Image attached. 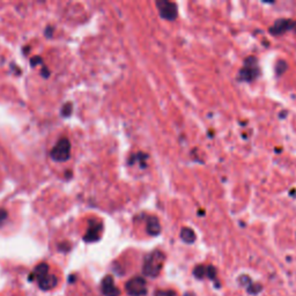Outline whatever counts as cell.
<instances>
[{
  "label": "cell",
  "mask_w": 296,
  "mask_h": 296,
  "mask_svg": "<svg viewBox=\"0 0 296 296\" xmlns=\"http://www.w3.org/2000/svg\"><path fill=\"white\" fill-rule=\"evenodd\" d=\"M29 280L35 283L40 290L49 293L59 289L61 285L60 273L47 261L39 262L35 266L29 276Z\"/></svg>",
  "instance_id": "obj_1"
},
{
  "label": "cell",
  "mask_w": 296,
  "mask_h": 296,
  "mask_svg": "<svg viewBox=\"0 0 296 296\" xmlns=\"http://www.w3.org/2000/svg\"><path fill=\"white\" fill-rule=\"evenodd\" d=\"M166 260V255L160 250H154L153 252L148 253L144 259L143 273L144 276L149 278H155L160 274L163 268Z\"/></svg>",
  "instance_id": "obj_2"
},
{
  "label": "cell",
  "mask_w": 296,
  "mask_h": 296,
  "mask_svg": "<svg viewBox=\"0 0 296 296\" xmlns=\"http://www.w3.org/2000/svg\"><path fill=\"white\" fill-rule=\"evenodd\" d=\"M260 70L259 66H258L257 58L253 56L248 57L244 61L243 68L240 71V79L243 81L251 82L259 77Z\"/></svg>",
  "instance_id": "obj_3"
},
{
  "label": "cell",
  "mask_w": 296,
  "mask_h": 296,
  "mask_svg": "<svg viewBox=\"0 0 296 296\" xmlns=\"http://www.w3.org/2000/svg\"><path fill=\"white\" fill-rule=\"evenodd\" d=\"M50 155L56 162L68 161L71 156V141L68 138H61L51 149Z\"/></svg>",
  "instance_id": "obj_4"
},
{
  "label": "cell",
  "mask_w": 296,
  "mask_h": 296,
  "mask_svg": "<svg viewBox=\"0 0 296 296\" xmlns=\"http://www.w3.org/2000/svg\"><path fill=\"white\" fill-rule=\"evenodd\" d=\"M125 290L130 296H144L147 294V282L141 277L131 278L125 283Z\"/></svg>",
  "instance_id": "obj_5"
},
{
  "label": "cell",
  "mask_w": 296,
  "mask_h": 296,
  "mask_svg": "<svg viewBox=\"0 0 296 296\" xmlns=\"http://www.w3.org/2000/svg\"><path fill=\"white\" fill-rule=\"evenodd\" d=\"M157 10L160 12V15L166 20H175L177 16V6L176 4L167 0H158L156 2Z\"/></svg>",
  "instance_id": "obj_6"
},
{
  "label": "cell",
  "mask_w": 296,
  "mask_h": 296,
  "mask_svg": "<svg viewBox=\"0 0 296 296\" xmlns=\"http://www.w3.org/2000/svg\"><path fill=\"white\" fill-rule=\"evenodd\" d=\"M289 30H296V21L290 19H279L270 29V31L274 35L285 34Z\"/></svg>",
  "instance_id": "obj_7"
},
{
  "label": "cell",
  "mask_w": 296,
  "mask_h": 296,
  "mask_svg": "<svg viewBox=\"0 0 296 296\" xmlns=\"http://www.w3.org/2000/svg\"><path fill=\"white\" fill-rule=\"evenodd\" d=\"M103 231V224L98 221H90L89 227L87 229V233L83 235V241L91 243V242H96L101 239Z\"/></svg>",
  "instance_id": "obj_8"
},
{
  "label": "cell",
  "mask_w": 296,
  "mask_h": 296,
  "mask_svg": "<svg viewBox=\"0 0 296 296\" xmlns=\"http://www.w3.org/2000/svg\"><path fill=\"white\" fill-rule=\"evenodd\" d=\"M101 291L104 296H120V289L116 286L112 276H106L101 281Z\"/></svg>",
  "instance_id": "obj_9"
},
{
  "label": "cell",
  "mask_w": 296,
  "mask_h": 296,
  "mask_svg": "<svg viewBox=\"0 0 296 296\" xmlns=\"http://www.w3.org/2000/svg\"><path fill=\"white\" fill-rule=\"evenodd\" d=\"M193 276L197 279H210L216 280V270L212 265H198L193 270Z\"/></svg>",
  "instance_id": "obj_10"
},
{
  "label": "cell",
  "mask_w": 296,
  "mask_h": 296,
  "mask_svg": "<svg viewBox=\"0 0 296 296\" xmlns=\"http://www.w3.org/2000/svg\"><path fill=\"white\" fill-rule=\"evenodd\" d=\"M146 231L152 236H156L160 234L161 226L157 218H155V216H149L147 219V224H146Z\"/></svg>",
  "instance_id": "obj_11"
},
{
  "label": "cell",
  "mask_w": 296,
  "mask_h": 296,
  "mask_svg": "<svg viewBox=\"0 0 296 296\" xmlns=\"http://www.w3.org/2000/svg\"><path fill=\"white\" fill-rule=\"evenodd\" d=\"M181 239L187 244L193 243V242L195 241L194 232L192 231V229H190V228H183L181 231Z\"/></svg>",
  "instance_id": "obj_12"
},
{
  "label": "cell",
  "mask_w": 296,
  "mask_h": 296,
  "mask_svg": "<svg viewBox=\"0 0 296 296\" xmlns=\"http://www.w3.org/2000/svg\"><path fill=\"white\" fill-rule=\"evenodd\" d=\"M72 110H73V104L72 103H66L64 107L61 108V115L65 116V117H69V116L72 114Z\"/></svg>",
  "instance_id": "obj_13"
},
{
  "label": "cell",
  "mask_w": 296,
  "mask_h": 296,
  "mask_svg": "<svg viewBox=\"0 0 296 296\" xmlns=\"http://www.w3.org/2000/svg\"><path fill=\"white\" fill-rule=\"evenodd\" d=\"M155 296H177L176 291L172 290V289H168V290H156Z\"/></svg>",
  "instance_id": "obj_14"
},
{
  "label": "cell",
  "mask_w": 296,
  "mask_h": 296,
  "mask_svg": "<svg viewBox=\"0 0 296 296\" xmlns=\"http://www.w3.org/2000/svg\"><path fill=\"white\" fill-rule=\"evenodd\" d=\"M31 66L32 68H35L36 65H43V59H42V57L40 56H35L34 58H31Z\"/></svg>",
  "instance_id": "obj_15"
},
{
  "label": "cell",
  "mask_w": 296,
  "mask_h": 296,
  "mask_svg": "<svg viewBox=\"0 0 296 296\" xmlns=\"http://www.w3.org/2000/svg\"><path fill=\"white\" fill-rule=\"evenodd\" d=\"M7 216H8L7 211L4 210V208H2V210H0V223L5 222V221L7 220Z\"/></svg>",
  "instance_id": "obj_16"
},
{
  "label": "cell",
  "mask_w": 296,
  "mask_h": 296,
  "mask_svg": "<svg viewBox=\"0 0 296 296\" xmlns=\"http://www.w3.org/2000/svg\"><path fill=\"white\" fill-rule=\"evenodd\" d=\"M44 34H45V36H48V37H51V36H52V34H53V28H52V27H48L47 29H45Z\"/></svg>",
  "instance_id": "obj_17"
},
{
  "label": "cell",
  "mask_w": 296,
  "mask_h": 296,
  "mask_svg": "<svg viewBox=\"0 0 296 296\" xmlns=\"http://www.w3.org/2000/svg\"><path fill=\"white\" fill-rule=\"evenodd\" d=\"M42 73H43L44 78H48L50 76V71L48 69H45V66H43V70H42Z\"/></svg>",
  "instance_id": "obj_18"
},
{
  "label": "cell",
  "mask_w": 296,
  "mask_h": 296,
  "mask_svg": "<svg viewBox=\"0 0 296 296\" xmlns=\"http://www.w3.org/2000/svg\"><path fill=\"white\" fill-rule=\"evenodd\" d=\"M19 296H20V295H19Z\"/></svg>",
  "instance_id": "obj_19"
}]
</instances>
